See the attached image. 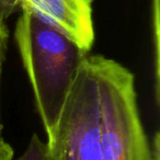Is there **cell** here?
Returning <instances> with one entry per match:
<instances>
[{
	"instance_id": "7",
	"label": "cell",
	"mask_w": 160,
	"mask_h": 160,
	"mask_svg": "<svg viewBox=\"0 0 160 160\" xmlns=\"http://www.w3.org/2000/svg\"><path fill=\"white\" fill-rule=\"evenodd\" d=\"M7 43H8V31L5 24H0V62L5 59L6 52H7Z\"/></svg>"
},
{
	"instance_id": "3",
	"label": "cell",
	"mask_w": 160,
	"mask_h": 160,
	"mask_svg": "<svg viewBox=\"0 0 160 160\" xmlns=\"http://www.w3.org/2000/svg\"><path fill=\"white\" fill-rule=\"evenodd\" d=\"M47 160H103L94 66L87 56L56 124L46 132Z\"/></svg>"
},
{
	"instance_id": "9",
	"label": "cell",
	"mask_w": 160,
	"mask_h": 160,
	"mask_svg": "<svg viewBox=\"0 0 160 160\" xmlns=\"http://www.w3.org/2000/svg\"><path fill=\"white\" fill-rule=\"evenodd\" d=\"M1 64L0 62V79H1ZM0 138H2V124H1V121H0Z\"/></svg>"
},
{
	"instance_id": "4",
	"label": "cell",
	"mask_w": 160,
	"mask_h": 160,
	"mask_svg": "<svg viewBox=\"0 0 160 160\" xmlns=\"http://www.w3.org/2000/svg\"><path fill=\"white\" fill-rule=\"evenodd\" d=\"M21 9L32 12L59 30L86 53L94 41L92 0H17Z\"/></svg>"
},
{
	"instance_id": "5",
	"label": "cell",
	"mask_w": 160,
	"mask_h": 160,
	"mask_svg": "<svg viewBox=\"0 0 160 160\" xmlns=\"http://www.w3.org/2000/svg\"><path fill=\"white\" fill-rule=\"evenodd\" d=\"M17 160H47L46 144L36 134H33L24 152Z\"/></svg>"
},
{
	"instance_id": "1",
	"label": "cell",
	"mask_w": 160,
	"mask_h": 160,
	"mask_svg": "<svg viewBox=\"0 0 160 160\" xmlns=\"http://www.w3.org/2000/svg\"><path fill=\"white\" fill-rule=\"evenodd\" d=\"M21 10L14 38L46 133L57 122L88 55L66 34Z\"/></svg>"
},
{
	"instance_id": "2",
	"label": "cell",
	"mask_w": 160,
	"mask_h": 160,
	"mask_svg": "<svg viewBox=\"0 0 160 160\" xmlns=\"http://www.w3.org/2000/svg\"><path fill=\"white\" fill-rule=\"evenodd\" d=\"M98 81L103 160H160L159 135L149 142L137 105L135 79L115 60L90 56Z\"/></svg>"
},
{
	"instance_id": "8",
	"label": "cell",
	"mask_w": 160,
	"mask_h": 160,
	"mask_svg": "<svg viewBox=\"0 0 160 160\" xmlns=\"http://www.w3.org/2000/svg\"><path fill=\"white\" fill-rule=\"evenodd\" d=\"M13 159V148L6 142L0 138V160H12Z\"/></svg>"
},
{
	"instance_id": "6",
	"label": "cell",
	"mask_w": 160,
	"mask_h": 160,
	"mask_svg": "<svg viewBox=\"0 0 160 160\" xmlns=\"http://www.w3.org/2000/svg\"><path fill=\"white\" fill-rule=\"evenodd\" d=\"M19 8L17 0H0V24H5V21Z\"/></svg>"
}]
</instances>
